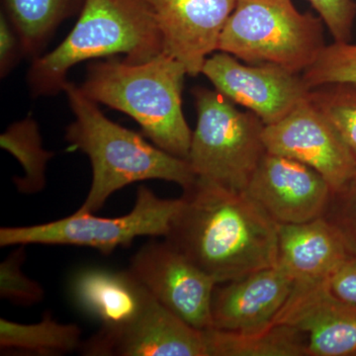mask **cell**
<instances>
[{"label":"cell","mask_w":356,"mask_h":356,"mask_svg":"<svg viewBox=\"0 0 356 356\" xmlns=\"http://www.w3.org/2000/svg\"><path fill=\"white\" fill-rule=\"evenodd\" d=\"M165 236L217 283L278 262V224L245 192L197 178Z\"/></svg>","instance_id":"cell-1"},{"label":"cell","mask_w":356,"mask_h":356,"mask_svg":"<svg viewBox=\"0 0 356 356\" xmlns=\"http://www.w3.org/2000/svg\"><path fill=\"white\" fill-rule=\"evenodd\" d=\"M64 92L74 116L65 139L88 156L92 168L90 189L77 212L95 213L115 192L135 182L165 180L185 191L197 179L186 159L166 153L110 120L79 86L69 81Z\"/></svg>","instance_id":"cell-2"},{"label":"cell","mask_w":356,"mask_h":356,"mask_svg":"<svg viewBox=\"0 0 356 356\" xmlns=\"http://www.w3.org/2000/svg\"><path fill=\"white\" fill-rule=\"evenodd\" d=\"M163 51L153 0H86L74 29L57 48L34 58L27 84L34 97L64 92L72 67L124 54L142 64Z\"/></svg>","instance_id":"cell-3"},{"label":"cell","mask_w":356,"mask_h":356,"mask_svg":"<svg viewBox=\"0 0 356 356\" xmlns=\"http://www.w3.org/2000/svg\"><path fill=\"white\" fill-rule=\"evenodd\" d=\"M186 74L181 63L163 51L142 64L95 63L79 88L97 104L132 117L154 146L187 161L192 131L182 110Z\"/></svg>","instance_id":"cell-4"},{"label":"cell","mask_w":356,"mask_h":356,"mask_svg":"<svg viewBox=\"0 0 356 356\" xmlns=\"http://www.w3.org/2000/svg\"><path fill=\"white\" fill-rule=\"evenodd\" d=\"M327 46L325 23L292 0H238L218 51L245 64H273L302 74Z\"/></svg>","instance_id":"cell-5"},{"label":"cell","mask_w":356,"mask_h":356,"mask_svg":"<svg viewBox=\"0 0 356 356\" xmlns=\"http://www.w3.org/2000/svg\"><path fill=\"white\" fill-rule=\"evenodd\" d=\"M197 125L192 132L188 161L196 177L245 191L264 154V122L252 111L206 88L192 90Z\"/></svg>","instance_id":"cell-6"},{"label":"cell","mask_w":356,"mask_h":356,"mask_svg":"<svg viewBox=\"0 0 356 356\" xmlns=\"http://www.w3.org/2000/svg\"><path fill=\"white\" fill-rule=\"evenodd\" d=\"M181 204V199L159 197L146 186H140L135 205L128 214L116 218L95 216V213L74 212L62 219L25 227H2V248L20 245H76L95 248L110 254L129 247L140 236H163Z\"/></svg>","instance_id":"cell-7"},{"label":"cell","mask_w":356,"mask_h":356,"mask_svg":"<svg viewBox=\"0 0 356 356\" xmlns=\"http://www.w3.org/2000/svg\"><path fill=\"white\" fill-rule=\"evenodd\" d=\"M129 271L168 310L200 331L213 329L218 283L170 243L151 242L131 259Z\"/></svg>","instance_id":"cell-8"},{"label":"cell","mask_w":356,"mask_h":356,"mask_svg":"<svg viewBox=\"0 0 356 356\" xmlns=\"http://www.w3.org/2000/svg\"><path fill=\"white\" fill-rule=\"evenodd\" d=\"M215 89L270 125L308 99L311 89L302 74L273 64H243L220 51L204 63L202 72Z\"/></svg>","instance_id":"cell-9"},{"label":"cell","mask_w":356,"mask_h":356,"mask_svg":"<svg viewBox=\"0 0 356 356\" xmlns=\"http://www.w3.org/2000/svg\"><path fill=\"white\" fill-rule=\"evenodd\" d=\"M266 152L295 159L320 173L332 192L356 177V161L334 126L309 99L264 131Z\"/></svg>","instance_id":"cell-10"},{"label":"cell","mask_w":356,"mask_h":356,"mask_svg":"<svg viewBox=\"0 0 356 356\" xmlns=\"http://www.w3.org/2000/svg\"><path fill=\"white\" fill-rule=\"evenodd\" d=\"M243 192L277 224H301L324 217L332 197L331 186L314 168L268 152Z\"/></svg>","instance_id":"cell-11"},{"label":"cell","mask_w":356,"mask_h":356,"mask_svg":"<svg viewBox=\"0 0 356 356\" xmlns=\"http://www.w3.org/2000/svg\"><path fill=\"white\" fill-rule=\"evenodd\" d=\"M88 356H208L205 332L191 327L156 299L132 322L99 331L79 348Z\"/></svg>","instance_id":"cell-12"},{"label":"cell","mask_w":356,"mask_h":356,"mask_svg":"<svg viewBox=\"0 0 356 356\" xmlns=\"http://www.w3.org/2000/svg\"><path fill=\"white\" fill-rule=\"evenodd\" d=\"M273 324L303 332L308 356H356V307L337 298L327 282L294 284Z\"/></svg>","instance_id":"cell-13"},{"label":"cell","mask_w":356,"mask_h":356,"mask_svg":"<svg viewBox=\"0 0 356 356\" xmlns=\"http://www.w3.org/2000/svg\"><path fill=\"white\" fill-rule=\"evenodd\" d=\"M163 51L197 76L218 51L220 37L238 0H153Z\"/></svg>","instance_id":"cell-14"},{"label":"cell","mask_w":356,"mask_h":356,"mask_svg":"<svg viewBox=\"0 0 356 356\" xmlns=\"http://www.w3.org/2000/svg\"><path fill=\"white\" fill-rule=\"evenodd\" d=\"M293 287L294 280L277 262L215 288L211 309L213 327L236 332L267 329L286 303Z\"/></svg>","instance_id":"cell-15"},{"label":"cell","mask_w":356,"mask_h":356,"mask_svg":"<svg viewBox=\"0 0 356 356\" xmlns=\"http://www.w3.org/2000/svg\"><path fill=\"white\" fill-rule=\"evenodd\" d=\"M70 293L76 306L99 321L105 330L132 322L154 299L129 269H81L70 282Z\"/></svg>","instance_id":"cell-16"},{"label":"cell","mask_w":356,"mask_h":356,"mask_svg":"<svg viewBox=\"0 0 356 356\" xmlns=\"http://www.w3.org/2000/svg\"><path fill=\"white\" fill-rule=\"evenodd\" d=\"M350 257L343 238L325 217L278 224V264L294 284L327 282Z\"/></svg>","instance_id":"cell-17"},{"label":"cell","mask_w":356,"mask_h":356,"mask_svg":"<svg viewBox=\"0 0 356 356\" xmlns=\"http://www.w3.org/2000/svg\"><path fill=\"white\" fill-rule=\"evenodd\" d=\"M86 0H2L22 42L25 57H40L58 26L79 13Z\"/></svg>","instance_id":"cell-18"},{"label":"cell","mask_w":356,"mask_h":356,"mask_svg":"<svg viewBox=\"0 0 356 356\" xmlns=\"http://www.w3.org/2000/svg\"><path fill=\"white\" fill-rule=\"evenodd\" d=\"M204 332L208 356H308L305 334L286 324H273L255 332L214 327Z\"/></svg>","instance_id":"cell-19"},{"label":"cell","mask_w":356,"mask_h":356,"mask_svg":"<svg viewBox=\"0 0 356 356\" xmlns=\"http://www.w3.org/2000/svg\"><path fill=\"white\" fill-rule=\"evenodd\" d=\"M81 330L76 324H63L44 312L36 324H20L0 318V348L2 353L58 356L79 350Z\"/></svg>","instance_id":"cell-20"},{"label":"cell","mask_w":356,"mask_h":356,"mask_svg":"<svg viewBox=\"0 0 356 356\" xmlns=\"http://www.w3.org/2000/svg\"><path fill=\"white\" fill-rule=\"evenodd\" d=\"M0 147L13 154L24 170L22 177H14L21 194L31 195L41 192L47 184V166L55 153L47 151L38 123L29 115L14 122L0 136Z\"/></svg>","instance_id":"cell-21"},{"label":"cell","mask_w":356,"mask_h":356,"mask_svg":"<svg viewBox=\"0 0 356 356\" xmlns=\"http://www.w3.org/2000/svg\"><path fill=\"white\" fill-rule=\"evenodd\" d=\"M308 99L334 126L356 161V84H323L311 89Z\"/></svg>","instance_id":"cell-22"},{"label":"cell","mask_w":356,"mask_h":356,"mask_svg":"<svg viewBox=\"0 0 356 356\" xmlns=\"http://www.w3.org/2000/svg\"><path fill=\"white\" fill-rule=\"evenodd\" d=\"M302 77L310 89L327 83L356 84V44L334 42L327 44Z\"/></svg>","instance_id":"cell-23"},{"label":"cell","mask_w":356,"mask_h":356,"mask_svg":"<svg viewBox=\"0 0 356 356\" xmlns=\"http://www.w3.org/2000/svg\"><path fill=\"white\" fill-rule=\"evenodd\" d=\"M25 245L14 250L0 264V297L14 305L33 306L41 303L44 290L36 280L25 275Z\"/></svg>","instance_id":"cell-24"},{"label":"cell","mask_w":356,"mask_h":356,"mask_svg":"<svg viewBox=\"0 0 356 356\" xmlns=\"http://www.w3.org/2000/svg\"><path fill=\"white\" fill-rule=\"evenodd\" d=\"M324 217L337 229L350 257H356V177L332 192Z\"/></svg>","instance_id":"cell-25"},{"label":"cell","mask_w":356,"mask_h":356,"mask_svg":"<svg viewBox=\"0 0 356 356\" xmlns=\"http://www.w3.org/2000/svg\"><path fill=\"white\" fill-rule=\"evenodd\" d=\"M334 42H350L356 16L353 0H309Z\"/></svg>","instance_id":"cell-26"},{"label":"cell","mask_w":356,"mask_h":356,"mask_svg":"<svg viewBox=\"0 0 356 356\" xmlns=\"http://www.w3.org/2000/svg\"><path fill=\"white\" fill-rule=\"evenodd\" d=\"M25 57L22 42L6 13H0V76L1 79L17 65Z\"/></svg>","instance_id":"cell-27"},{"label":"cell","mask_w":356,"mask_h":356,"mask_svg":"<svg viewBox=\"0 0 356 356\" xmlns=\"http://www.w3.org/2000/svg\"><path fill=\"white\" fill-rule=\"evenodd\" d=\"M330 291L341 301L356 307V257H350L327 281Z\"/></svg>","instance_id":"cell-28"}]
</instances>
